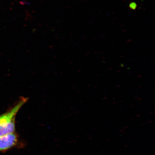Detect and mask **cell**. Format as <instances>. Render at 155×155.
Instances as JSON below:
<instances>
[{
  "mask_svg": "<svg viewBox=\"0 0 155 155\" xmlns=\"http://www.w3.org/2000/svg\"><path fill=\"white\" fill-rule=\"evenodd\" d=\"M27 101V98L21 97L12 107L0 115V136L15 132L16 116Z\"/></svg>",
  "mask_w": 155,
  "mask_h": 155,
  "instance_id": "1",
  "label": "cell"
},
{
  "mask_svg": "<svg viewBox=\"0 0 155 155\" xmlns=\"http://www.w3.org/2000/svg\"><path fill=\"white\" fill-rule=\"evenodd\" d=\"M22 145L19 136L15 132L0 136V153L5 152Z\"/></svg>",
  "mask_w": 155,
  "mask_h": 155,
  "instance_id": "2",
  "label": "cell"
}]
</instances>
